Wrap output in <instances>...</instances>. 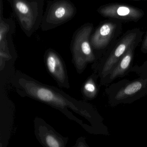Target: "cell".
<instances>
[{"mask_svg":"<svg viewBox=\"0 0 147 147\" xmlns=\"http://www.w3.org/2000/svg\"><path fill=\"white\" fill-rule=\"evenodd\" d=\"M12 82L20 96L29 97L48 104L79 123H81L80 121L74 117L69 109L89 121L97 120V114L90 105L73 98L56 88L42 84L19 71L15 73Z\"/></svg>","mask_w":147,"mask_h":147,"instance_id":"cell-1","label":"cell"},{"mask_svg":"<svg viewBox=\"0 0 147 147\" xmlns=\"http://www.w3.org/2000/svg\"><path fill=\"white\" fill-rule=\"evenodd\" d=\"M143 32L139 28L127 31L115 45L107 49L93 63V73L98 76L100 84L103 83L120 58L133 45H138L142 41Z\"/></svg>","mask_w":147,"mask_h":147,"instance_id":"cell-2","label":"cell"},{"mask_svg":"<svg viewBox=\"0 0 147 147\" xmlns=\"http://www.w3.org/2000/svg\"><path fill=\"white\" fill-rule=\"evenodd\" d=\"M105 92L111 107L131 104L147 95V75L132 81H119L108 86Z\"/></svg>","mask_w":147,"mask_h":147,"instance_id":"cell-3","label":"cell"},{"mask_svg":"<svg viewBox=\"0 0 147 147\" xmlns=\"http://www.w3.org/2000/svg\"><path fill=\"white\" fill-rule=\"evenodd\" d=\"M92 25L82 28L76 34L73 45V62L79 74L83 72L88 63L96 60L89 37L92 30Z\"/></svg>","mask_w":147,"mask_h":147,"instance_id":"cell-4","label":"cell"},{"mask_svg":"<svg viewBox=\"0 0 147 147\" xmlns=\"http://www.w3.org/2000/svg\"><path fill=\"white\" fill-rule=\"evenodd\" d=\"M98 12L105 18L128 22H138L144 15L142 9L123 3L103 5L98 9Z\"/></svg>","mask_w":147,"mask_h":147,"instance_id":"cell-5","label":"cell"},{"mask_svg":"<svg viewBox=\"0 0 147 147\" xmlns=\"http://www.w3.org/2000/svg\"><path fill=\"white\" fill-rule=\"evenodd\" d=\"M122 24L108 20L100 25L91 36L90 43L94 49L101 50L108 47L113 39L119 33Z\"/></svg>","mask_w":147,"mask_h":147,"instance_id":"cell-6","label":"cell"},{"mask_svg":"<svg viewBox=\"0 0 147 147\" xmlns=\"http://www.w3.org/2000/svg\"><path fill=\"white\" fill-rule=\"evenodd\" d=\"M35 132L38 141L46 147H64L67 142L66 138L62 136L40 119L35 120Z\"/></svg>","mask_w":147,"mask_h":147,"instance_id":"cell-7","label":"cell"},{"mask_svg":"<svg viewBox=\"0 0 147 147\" xmlns=\"http://www.w3.org/2000/svg\"><path fill=\"white\" fill-rule=\"evenodd\" d=\"M46 68L50 74L61 87L69 88L67 69L63 61L55 51H50L45 57Z\"/></svg>","mask_w":147,"mask_h":147,"instance_id":"cell-8","label":"cell"},{"mask_svg":"<svg viewBox=\"0 0 147 147\" xmlns=\"http://www.w3.org/2000/svg\"><path fill=\"white\" fill-rule=\"evenodd\" d=\"M138 45L131 46L118 61L114 68L108 75L102 86H107L118 78L127 75L130 72L134 59L135 51Z\"/></svg>","mask_w":147,"mask_h":147,"instance_id":"cell-9","label":"cell"},{"mask_svg":"<svg viewBox=\"0 0 147 147\" xmlns=\"http://www.w3.org/2000/svg\"><path fill=\"white\" fill-rule=\"evenodd\" d=\"M98 79V76L93 73L84 82L82 88V93L85 99L91 100L97 97L99 91Z\"/></svg>","mask_w":147,"mask_h":147,"instance_id":"cell-10","label":"cell"},{"mask_svg":"<svg viewBox=\"0 0 147 147\" xmlns=\"http://www.w3.org/2000/svg\"><path fill=\"white\" fill-rule=\"evenodd\" d=\"M73 10L71 6L67 2H60L55 5L50 12L49 19L54 22L62 21L72 15Z\"/></svg>","mask_w":147,"mask_h":147,"instance_id":"cell-11","label":"cell"},{"mask_svg":"<svg viewBox=\"0 0 147 147\" xmlns=\"http://www.w3.org/2000/svg\"><path fill=\"white\" fill-rule=\"evenodd\" d=\"M14 7L22 23L27 24L28 22L30 26L27 19L28 18H31L32 15L31 9L30 5L24 1L16 0L14 2Z\"/></svg>","mask_w":147,"mask_h":147,"instance_id":"cell-12","label":"cell"},{"mask_svg":"<svg viewBox=\"0 0 147 147\" xmlns=\"http://www.w3.org/2000/svg\"><path fill=\"white\" fill-rule=\"evenodd\" d=\"M131 72H134L139 76L147 75V60L141 66L136 65L132 66L131 69Z\"/></svg>","mask_w":147,"mask_h":147,"instance_id":"cell-13","label":"cell"},{"mask_svg":"<svg viewBox=\"0 0 147 147\" xmlns=\"http://www.w3.org/2000/svg\"><path fill=\"white\" fill-rule=\"evenodd\" d=\"M141 50L144 54L147 53V32L142 42Z\"/></svg>","mask_w":147,"mask_h":147,"instance_id":"cell-14","label":"cell"},{"mask_svg":"<svg viewBox=\"0 0 147 147\" xmlns=\"http://www.w3.org/2000/svg\"><path fill=\"white\" fill-rule=\"evenodd\" d=\"M131 1H147V0H129Z\"/></svg>","mask_w":147,"mask_h":147,"instance_id":"cell-15","label":"cell"}]
</instances>
